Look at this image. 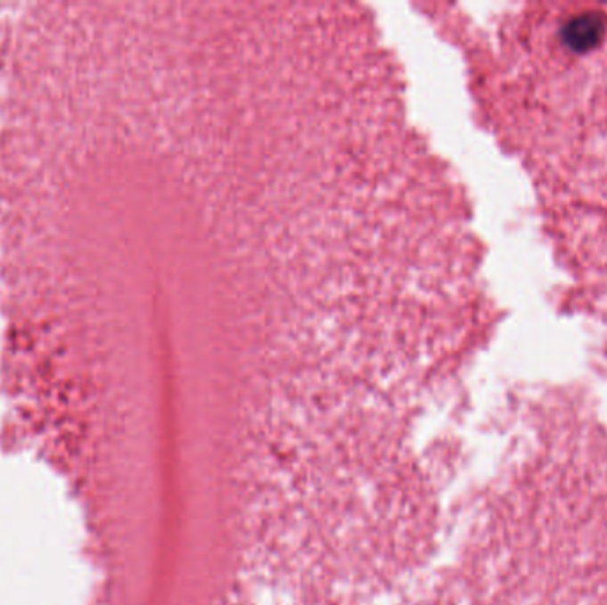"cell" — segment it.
<instances>
[{
	"label": "cell",
	"instance_id": "cell-1",
	"mask_svg": "<svg viewBox=\"0 0 607 605\" xmlns=\"http://www.w3.org/2000/svg\"><path fill=\"white\" fill-rule=\"evenodd\" d=\"M606 23L604 18L597 12H586L570 20L562 30V37L567 46L574 52H588L595 48L604 37Z\"/></svg>",
	"mask_w": 607,
	"mask_h": 605
}]
</instances>
